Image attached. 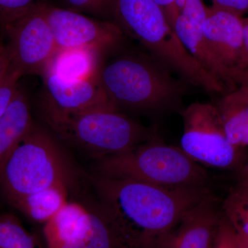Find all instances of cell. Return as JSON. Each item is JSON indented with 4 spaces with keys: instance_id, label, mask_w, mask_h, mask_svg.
Masks as SVG:
<instances>
[{
    "instance_id": "obj_17",
    "label": "cell",
    "mask_w": 248,
    "mask_h": 248,
    "mask_svg": "<svg viewBox=\"0 0 248 248\" xmlns=\"http://www.w3.org/2000/svg\"><path fill=\"white\" fill-rule=\"evenodd\" d=\"M105 57L94 49H60L54 55L46 73H54L69 80L98 79Z\"/></svg>"
},
{
    "instance_id": "obj_30",
    "label": "cell",
    "mask_w": 248,
    "mask_h": 248,
    "mask_svg": "<svg viewBox=\"0 0 248 248\" xmlns=\"http://www.w3.org/2000/svg\"><path fill=\"white\" fill-rule=\"evenodd\" d=\"M238 184L248 189V161L240 169L239 179Z\"/></svg>"
},
{
    "instance_id": "obj_1",
    "label": "cell",
    "mask_w": 248,
    "mask_h": 248,
    "mask_svg": "<svg viewBox=\"0 0 248 248\" xmlns=\"http://www.w3.org/2000/svg\"><path fill=\"white\" fill-rule=\"evenodd\" d=\"M90 179L120 248H162L184 215L210 193L208 187L166 188L94 173Z\"/></svg>"
},
{
    "instance_id": "obj_36",
    "label": "cell",
    "mask_w": 248,
    "mask_h": 248,
    "mask_svg": "<svg viewBox=\"0 0 248 248\" xmlns=\"http://www.w3.org/2000/svg\"><path fill=\"white\" fill-rule=\"evenodd\" d=\"M2 31H1V29H0V42L1 41V34H2Z\"/></svg>"
},
{
    "instance_id": "obj_31",
    "label": "cell",
    "mask_w": 248,
    "mask_h": 248,
    "mask_svg": "<svg viewBox=\"0 0 248 248\" xmlns=\"http://www.w3.org/2000/svg\"><path fill=\"white\" fill-rule=\"evenodd\" d=\"M235 84L238 85L239 83L244 82V81H248V68L244 71L238 72L233 77Z\"/></svg>"
},
{
    "instance_id": "obj_35",
    "label": "cell",
    "mask_w": 248,
    "mask_h": 248,
    "mask_svg": "<svg viewBox=\"0 0 248 248\" xmlns=\"http://www.w3.org/2000/svg\"><path fill=\"white\" fill-rule=\"evenodd\" d=\"M239 84L247 85V86H248V81H244V82L239 83V84L238 85H239ZM238 85H237V86H238Z\"/></svg>"
},
{
    "instance_id": "obj_24",
    "label": "cell",
    "mask_w": 248,
    "mask_h": 248,
    "mask_svg": "<svg viewBox=\"0 0 248 248\" xmlns=\"http://www.w3.org/2000/svg\"><path fill=\"white\" fill-rule=\"evenodd\" d=\"M21 77L11 68L0 79V119L4 115L14 100L19 89Z\"/></svg>"
},
{
    "instance_id": "obj_32",
    "label": "cell",
    "mask_w": 248,
    "mask_h": 248,
    "mask_svg": "<svg viewBox=\"0 0 248 248\" xmlns=\"http://www.w3.org/2000/svg\"><path fill=\"white\" fill-rule=\"evenodd\" d=\"M243 27H244L245 46L248 54V17L243 18Z\"/></svg>"
},
{
    "instance_id": "obj_3",
    "label": "cell",
    "mask_w": 248,
    "mask_h": 248,
    "mask_svg": "<svg viewBox=\"0 0 248 248\" xmlns=\"http://www.w3.org/2000/svg\"><path fill=\"white\" fill-rule=\"evenodd\" d=\"M111 20L125 36L192 87L223 94L224 88L189 53L153 0H111Z\"/></svg>"
},
{
    "instance_id": "obj_5",
    "label": "cell",
    "mask_w": 248,
    "mask_h": 248,
    "mask_svg": "<svg viewBox=\"0 0 248 248\" xmlns=\"http://www.w3.org/2000/svg\"><path fill=\"white\" fill-rule=\"evenodd\" d=\"M93 173L170 189L208 187L209 184L203 166L157 136L128 151L96 160Z\"/></svg>"
},
{
    "instance_id": "obj_33",
    "label": "cell",
    "mask_w": 248,
    "mask_h": 248,
    "mask_svg": "<svg viewBox=\"0 0 248 248\" xmlns=\"http://www.w3.org/2000/svg\"><path fill=\"white\" fill-rule=\"evenodd\" d=\"M236 234H237L238 236H239V239H240V241H241V243H242V244H244L246 248H248V236H244V235L242 234H238L237 232H236Z\"/></svg>"
},
{
    "instance_id": "obj_10",
    "label": "cell",
    "mask_w": 248,
    "mask_h": 248,
    "mask_svg": "<svg viewBox=\"0 0 248 248\" xmlns=\"http://www.w3.org/2000/svg\"><path fill=\"white\" fill-rule=\"evenodd\" d=\"M42 78L40 106L45 123L94 108L111 107L98 79H66L49 72Z\"/></svg>"
},
{
    "instance_id": "obj_7",
    "label": "cell",
    "mask_w": 248,
    "mask_h": 248,
    "mask_svg": "<svg viewBox=\"0 0 248 248\" xmlns=\"http://www.w3.org/2000/svg\"><path fill=\"white\" fill-rule=\"evenodd\" d=\"M184 124L179 148L199 164L232 170L241 164L240 148L227 138L215 104L194 102L181 111Z\"/></svg>"
},
{
    "instance_id": "obj_13",
    "label": "cell",
    "mask_w": 248,
    "mask_h": 248,
    "mask_svg": "<svg viewBox=\"0 0 248 248\" xmlns=\"http://www.w3.org/2000/svg\"><path fill=\"white\" fill-rule=\"evenodd\" d=\"M30 101L19 85L14 100L0 119V176L5 165L33 126Z\"/></svg>"
},
{
    "instance_id": "obj_28",
    "label": "cell",
    "mask_w": 248,
    "mask_h": 248,
    "mask_svg": "<svg viewBox=\"0 0 248 248\" xmlns=\"http://www.w3.org/2000/svg\"><path fill=\"white\" fill-rule=\"evenodd\" d=\"M153 1L162 9L170 24L174 29L176 20L180 14L176 8L174 0H153Z\"/></svg>"
},
{
    "instance_id": "obj_8",
    "label": "cell",
    "mask_w": 248,
    "mask_h": 248,
    "mask_svg": "<svg viewBox=\"0 0 248 248\" xmlns=\"http://www.w3.org/2000/svg\"><path fill=\"white\" fill-rule=\"evenodd\" d=\"M8 37L10 68L21 78L45 74L58 51L56 42L40 2L16 18L2 30Z\"/></svg>"
},
{
    "instance_id": "obj_21",
    "label": "cell",
    "mask_w": 248,
    "mask_h": 248,
    "mask_svg": "<svg viewBox=\"0 0 248 248\" xmlns=\"http://www.w3.org/2000/svg\"><path fill=\"white\" fill-rule=\"evenodd\" d=\"M222 209L234 231L248 236V189L237 184L230 191Z\"/></svg>"
},
{
    "instance_id": "obj_9",
    "label": "cell",
    "mask_w": 248,
    "mask_h": 248,
    "mask_svg": "<svg viewBox=\"0 0 248 248\" xmlns=\"http://www.w3.org/2000/svg\"><path fill=\"white\" fill-rule=\"evenodd\" d=\"M45 11L58 50L91 48L107 56L123 47L125 35L112 21L101 20L46 3Z\"/></svg>"
},
{
    "instance_id": "obj_16",
    "label": "cell",
    "mask_w": 248,
    "mask_h": 248,
    "mask_svg": "<svg viewBox=\"0 0 248 248\" xmlns=\"http://www.w3.org/2000/svg\"><path fill=\"white\" fill-rule=\"evenodd\" d=\"M216 107L227 138L241 149L248 146V86L239 84L221 94Z\"/></svg>"
},
{
    "instance_id": "obj_20",
    "label": "cell",
    "mask_w": 248,
    "mask_h": 248,
    "mask_svg": "<svg viewBox=\"0 0 248 248\" xmlns=\"http://www.w3.org/2000/svg\"><path fill=\"white\" fill-rule=\"evenodd\" d=\"M0 248H46L42 237L28 231L17 217L0 213Z\"/></svg>"
},
{
    "instance_id": "obj_25",
    "label": "cell",
    "mask_w": 248,
    "mask_h": 248,
    "mask_svg": "<svg viewBox=\"0 0 248 248\" xmlns=\"http://www.w3.org/2000/svg\"><path fill=\"white\" fill-rule=\"evenodd\" d=\"M235 239L236 231L226 218L222 216L213 248H234Z\"/></svg>"
},
{
    "instance_id": "obj_19",
    "label": "cell",
    "mask_w": 248,
    "mask_h": 248,
    "mask_svg": "<svg viewBox=\"0 0 248 248\" xmlns=\"http://www.w3.org/2000/svg\"><path fill=\"white\" fill-rule=\"evenodd\" d=\"M63 248H120L97 202L93 204L84 228Z\"/></svg>"
},
{
    "instance_id": "obj_4",
    "label": "cell",
    "mask_w": 248,
    "mask_h": 248,
    "mask_svg": "<svg viewBox=\"0 0 248 248\" xmlns=\"http://www.w3.org/2000/svg\"><path fill=\"white\" fill-rule=\"evenodd\" d=\"M77 171L56 135L35 122L5 165L0 191L9 202L53 186H74Z\"/></svg>"
},
{
    "instance_id": "obj_14",
    "label": "cell",
    "mask_w": 248,
    "mask_h": 248,
    "mask_svg": "<svg viewBox=\"0 0 248 248\" xmlns=\"http://www.w3.org/2000/svg\"><path fill=\"white\" fill-rule=\"evenodd\" d=\"M174 29L189 53L207 73L224 88L226 92L237 86L233 81L231 73L217 58L204 38L202 27H195L186 16L179 14Z\"/></svg>"
},
{
    "instance_id": "obj_29",
    "label": "cell",
    "mask_w": 248,
    "mask_h": 248,
    "mask_svg": "<svg viewBox=\"0 0 248 248\" xmlns=\"http://www.w3.org/2000/svg\"><path fill=\"white\" fill-rule=\"evenodd\" d=\"M10 66V55L6 45L0 42V79L8 71Z\"/></svg>"
},
{
    "instance_id": "obj_27",
    "label": "cell",
    "mask_w": 248,
    "mask_h": 248,
    "mask_svg": "<svg viewBox=\"0 0 248 248\" xmlns=\"http://www.w3.org/2000/svg\"><path fill=\"white\" fill-rule=\"evenodd\" d=\"M213 4L238 16H243L248 12V0H212Z\"/></svg>"
},
{
    "instance_id": "obj_11",
    "label": "cell",
    "mask_w": 248,
    "mask_h": 248,
    "mask_svg": "<svg viewBox=\"0 0 248 248\" xmlns=\"http://www.w3.org/2000/svg\"><path fill=\"white\" fill-rule=\"evenodd\" d=\"M243 18L213 4L207 7L202 27L204 38L217 58L231 73L232 79L236 73L248 68Z\"/></svg>"
},
{
    "instance_id": "obj_18",
    "label": "cell",
    "mask_w": 248,
    "mask_h": 248,
    "mask_svg": "<svg viewBox=\"0 0 248 248\" xmlns=\"http://www.w3.org/2000/svg\"><path fill=\"white\" fill-rule=\"evenodd\" d=\"M74 186L61 184L8 202L32 223L44 225L66 203Z\"/></svg>"
},
{
    "instance_id": "obj_12",
    "label": "cell",
    "mask_w": 248,
    "mask_h": 248,
    "mask_svg": "<svg viewBox=\"0 0 248 248\" xmlns=\"http://www.w3.org/2000/svg\"><path fill=\"white\" fill-rule=\"evenodd\" d=\"M221 218L209 193L184 215L162 248H213Z\"/></svg>"
},
{
    "instance_id": "obj_22",
    "label": "cell",
    "mask_w": 248,
    "mask_h": 248,
    "mask_svg": "<svg viewBox=\"0 0 248 248\" xmlns=\"http://www.w3.org/2000/svg\"><path fill=\"white\" fill-rule=\"evenodd\" d=\"M63 7L82 14L110 19L111 0H62Z\"/></svg>"
},
{
    "instance_id": "obj_15",
    "label": "cell",
    "mask_w": 248,
    "mask_h": 248,
    "mask_svg": "<svg viewBox=\"0 0 248 248\" xmlns=\"http://www.w3.org/2000/svg\"><path fill=\"white\" fill-rule=\"evenodd\" d=\"M93 204L69 200L43 225L42 241L46 248H63L84 228Z\"/></svg>"
},
{
    "instance_id": "obj_6",
    "label": "cell",
    "mask_w": 248,
    "mask_h": 248,
    "mask_svg": "<svg viewBox=\"0 0 248 248\" xmlns=\"http://www.w3.org/2000/svg\"><path fill=\"white\" fill-rule=\"evenodd\" d=\"M46 124L60 141L95 160L128 151L157 136L154 128L111 107L94 108Z\"/></svg>"
},
{
    "instance_id": "obj_23",
    "label": "cell",
    "mask_w": 248,
    "mask_h": 248,
    "mask_svg": "<svg viewBox=\"0 0 248 248\" xmlns=\"http://www.w3.org/2000/svg\"><path fill=\"white\" fill-rule=\"evenodd\" d=\"M42 2L40 0H0V29L1 31L16 18Z\"/></svg>"
},
{
    "instance_id": "obj_2",
    "label": "cell",
    "mask_w": 248,
    "mask_h": 248,
    "mask_svg": "<svg viewBox=\"0 0 248 248\" xmlns=\"http://www.w3.org/2000/svg\"><path fill=\"white\" fill-rule=\"evenodd\" d=\"M121 49L104 58L98 74L111 107L123 113L149 115L182 111L183 98L192 86L149 53Z\"/></svg>"
},
{
    "instance_id": "obj_34",
    "label": "cell",
    "mask_w": 248,
    "mask_h": 248,
    "mask_svg": "<svg viewBox=\"0 0 248 248\" xmlns=\"http://www.w3.org/2000/svg\"><path fill=\"white\" fill-rule=\"evenodd\" d=\"M234 248H248L244 246V244L241 243L239 239L237 234L236 232V239H235V247Z\"/></svg>"
},
{
    "instance_id": "obj_26",
    "label": "cell",
    "mask_w": 248,
    "mask_h": 248,
    "mask_svg": "<svg viewBox=\"0 0 248 248\" xmlns=\"http://www.w3.org/2000/svg\"><path fill=\"white\" fill-rule=\"evenodd\" d=\"M207 7L202 0H186L185 6L180 14L186 16L195 27H202L206 16Z\"/></svg>"
}]
</instances>
